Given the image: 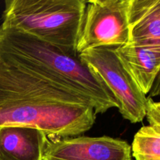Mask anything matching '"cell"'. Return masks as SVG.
<instances>
[{"instance_id": "1", "label": "cell", "mask_w": 160, "mask_h": 160, "mask_svg": "<svg viewBox=\"0 0 160 160\" xmlns=\"http://www.w3.org/2000/svg\"><path fill=\"white\" fill-rule=\"evenodd\" d=\"M87 99L19 64L0 52V127H31L48 138L75 137L94 126Z\"/></svg>"}, {"instance_id": "2", "label": "cell", "mask_w": 160, "mask_h": 160, "mask_svg": "<svg viewBox=\"0 0 160 160\" xmlns=\"http://www.w3.org/2000/svg\"><path fill=\"white\" fill-rule=\"evenodd\" d=\"M0 52L21 67L79 94L97 114L117 108L113 95L78 53L66 51L2 23Z\"/></svg>"}, {"instance_id": "3", "label": "cell", "mask_w": 160, "mask_h": 160, "mask_svg": "<svg viewBox=\"0 0 160 160\" xmlns=\"http://www.w3.org/2000/svg\"><path fill=\"white\" fill-rule=\"evenodd\" d=\"M86 5L85 0H6L2 23L78 53Z\"/></svg>"}, {"instance_id": "4", "label": "cell", "mask_w": 160, "mask_h": 160, "mask_svg": "<svg viewBox=\"0 0 160 160\" xmlns=\"http://www.w3.org/2000/svg\"><path fill=\"white\" fill-rule=\"evenodd\" d=\"M115 48H93L79 56L113 95L123 118L132 123H140L146 117L148 98L128 73L117 57Z\"/></svg>"}, {"instance_id": "5", "label": "cell", "mask_w": 160, "mask_h": 160, "mask_svg": "<svg viewBox=\"0 0 160 160\" xmlns=\"http://www.w3.org/2000/svg\"><path fill=\"white\" fill-rule=\"evenodd\" d=\"M130 0L87 2L77 52L97 48H118L129 42Z\"/></svg>"}, {"instance_id": "6", "label": "cell", "mask_w": 160, "mask_h": 160, "mask_svg": "<svg viewBox=\"0 0 160 160\" xmlns=\"http://www.w3.org/2000/svg\"><path fill=\"white\" fill-rule=\"evenodd\" d=\"M43 160H133L131 146L120 138L75 137L48 138Z\"/></svg>"}, {"instance_id": "7", "label": "cell", "mask_w": 160, "mask_h": 160, "mask_svg": "<svg viewBox=\"0 0 160 160\" xmlns=\"http://www.w3.org/2000/svg\"><path fill=\"white\" fill-rule=\"evenodd\" d=\"M115 52L138 87L148 95L160 70V45L128 43Z\"/></svg>"}, {"instance_id": "8", "label": "cell", "mask_w": 160, "mask_h": 160, "mask_svg": "<svg viewBox=\"0 0 160 160\" xmlns=\"http://www.w3.org/2000/svg\"><path fill=\"white\" fill-rule=\"evenodd\" d=\"M48 141L41 130L31 127H0V160H43Z\"/></svg>"}, {"instance_id": "9", "label": "cell", "mask_w": 160, "mask_h": 160, "mask_svg": "<svg viewBox=\"0 0 160 160\" xmlns=\"http://www.w3.org/2000/svg\"><path fill=\"white\" fill-rule=\"evenodd\" d=\"M128 43L160 45V0H130Z\"/></svg>"}, {"instance_id": "10", "label": "cell", "mask_w": 160, "mask_h": 160, "mask_svg": "<svg viewBox=\"0 0 160 160\" xmlns=\"http://www.w3.org/2000/svg\"><path fill=\"white\" fill-rule=\"evenodd\" d=\"M135 160H160V128L143 126L138 131L131 145Z\"/></svg>"}, {"instance_id": "11", "label": "cell", "mask_w": 160, "mask_h": 160, "mask_svg": "<svg viewBox=\"0 0 160 160\" xmlns=\"http://www.w3.org/2000/svg\"><path fill=\"white\" fill-rule=\"evenodd\" d=\"M146 118L149 125L160 128V102H154L148 98Z\"/></svg>"}, {"instance_id": "12", "label": "cell", "mask_w": 160, "mask_h": 160, "mask_svg": "<svg viewBox=\"0 0 160 160\" xmlns=\"http://www.w3.org/2000/svg\"><path fill=\"white\" fill-rule=\"evenodd\" d=\"M157 96H160V70L156 76L149 93H148V98H150Z\"/></svg>"}]
</instances>
